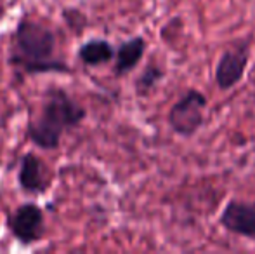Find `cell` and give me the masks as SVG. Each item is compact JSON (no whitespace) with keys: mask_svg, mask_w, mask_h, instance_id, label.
Instances as JSON below:
<instances>
[{"mask_svg":"<svg viewBox=\"0 0 255 254\" xmlns=\"http://www.w3.org/2000/svg\"><path fill=\"white\" fill-rule=\"evenodd\" d=\"M87 110L78 105L63 89H49L42 103L40 115L28 122V138L42 150H56L66 129L78 127Z\"/></svg>","mask_w":255,"mask_h":254,"instance_id":"7a4b0ae2","label":"cell"},{"mask_svg":"<svg viewBox=\"0 0 255 254\" xmlns=\"http://www.w3.org/2000/svg\"><path fill=\"white\" fill-rule=\"evenodd\" d=\"M56 35L38 21L21 19L14 30L9 63L26 75L70 73V66L56 58Z\"/></svg>","mask_w":255,"mask_h":254,"instance_id":"6da1fadb","label":"cell"},{"mask_svg":"<svg viewBox=\"0 0 255 254\" xmlns=\"http://www.w3.org/2000/svg\"><path fill=\"white\" fill-rule=\"evenodd\" d=\"M17 183H19L21 190L30 195H40V193L47 192L49 180L45 176V167L35 153L23 155L19 164V173H17Z\"/></svg>","mask_w":255,"mask_h":254,"instance_id":"52a82bcc","label":"cell"},{"mask_svg":"<svg viewBox=\"0 0 255 254\" xmlns=\"http://www.w3.org/2000/svg\"><path fill=\"white\" fill-rule=\"evenodd\" d=\"M207 105L208 99L202 91L188 89L168 110V126L181 138H191L203 126Z\"/></svg>","mask_w":255,"mask_h":254,"instance_id":"3957f363","label":"cell"},{"mask_svg":"<svg viewBox=\"0 0 255 254\" xmlns=\"http://www.w3.org/2000/svg\"><path fill=\"white\" fill-rule=\"evenodd\" d=\"M115 58V49L104 38H91V40L84 42L78 49V59L85 64V66H101Z\"/></svg>","mask_w":255,"mask_h":254,"instance_id":"9c48e42d","label":"cell"},{"mask_svg":"<svg viewBox=\"0 0 255 254\" xmlns=\"http://www.w3.org/2000/svg\"><path fill=\"white\" fill-rule=\"evenodd\" d=\"M146 52V40L144 37H132L128 40H124L118 49L115 51V66L113 71L117 77H124L128 71H132Z\"/></svg>","mask_w":255,"mask_h":254,"instance_id":"ba28073f","label":"cell"},{"mask_svg":"<svg viewBox=\"0 0 255 254\" xmlns=\"http://www.w3.org/2000/svg\"><path fill=\"white\" fill-rule=\"evenodd\" d=\"M44 211L35 202L21 204L7 218V227L16 241L30 246L44 237Z\"/></svg>","mask_w":255,"mask_h":254,"instance_id":"5b68a950","label":"cell"},{"mask_svg":"<svg viewBox=\"0 0 255 254\" xmlns=\"http://www.w3.org/2000/svg\"><path fill=\"white\" fill-rule=\"evenodd\" d=\"M250 61V42L242 40L228 47L221 54L217 64H215L214 80L221 91H229L236 87L245 77L247 66Z\"/></svg>","mask_w":255,"mask_h":254,"instance_id":"277c9868","label":"cell"},{"mask_svg":"<svg viewBox=\"0 0 255 254\" xmlns=\"http://www.w3.org/2000/svg\"><path fill=\"white\" fill-rule=\"evenodd\" d=\"M165 70L156 63H151L142 70V73L135 78V92L139 96H148L149 92L163 80Z\"/></svg>","mask_w":255,"mask_h":254,"instance_id":"30bf717a","label":"cell"},{"mask_svg":"<svg viewBox=\"0 0 255 254\" xmlns=\"http://www.w3.org/2000/svg\"><path fill=\"white\" fill-rule=\"evenodd\" d=\"M219 223L233 235L255 239V204L236 199L229 200L219 216Z\"/></svg>","mask_w":255,"mask_h":254,"instance_id":"8992f818","label":"cell"}]
</instances>
